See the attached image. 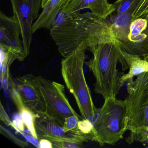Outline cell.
<instances>
[{"instance_id": "6da1fadb", "label": "cell", "mask_w": 148, "mask_h": 148, "mask_svg": "<svg viewBox=\"0 0 148 148\" xmlns=\"http://www.w3.org/2000/svg\"><path fill=\"white\" fill-rule=\"evenodd\" d=\"M51 37L64 58L78 49H89L101 43L116 40L109 17L102 19L91 12H77L50 29Z\"/></svg>"}, {"instance_id": "7a4b0ae2", "label": "cell", "mask_w": 148, "mask_h": 148, "mask_svg": "<svg viewBox=\"0 0 148 148\" xmlns=\"http://www.w3.org/2000/svg\"><path fill=\"white\" fill-rule=\"evenodd\" d=\"M93 54L92 59L86 64L95 78L94 91L103 98L116 96L122 86L121 79L123 73L119 71L118 64L123 71L127 69L117 40L101 43L89 48Z\"/></svg>"}, {"instance_id": "3957f363", "label": "cell", "mask_w": 148, "mask_h": 148, "mask_svg": "<svg viewBox=\"0 0 148 148\" xmlns=\"http://www.w3.org/2000/svg\"><path fill=\"white\" fill-rule=\"evenodd\" d=\"M127 91L124 101L130 133L126 141L130 144L144 143L148 136V72L140 73L127 83Z\"/></svg>"}, {"instance_id": "277c9868", "label": "cell", "mask_w": 148, "mask_h": 148, "mask_svg": "<svg viewBox=\"0 0 148 148\" xmlns=\"http://www.w3.org/2000/svg\"><path fill=\"white\" fill-rule=\"evenodd\" d=\"M86 49H78L61 61V74L73 94L83 119H92L99 109L94 105L84 71Z\"/></svg>"}, {"instance_id": "5b68a950", "label": "cell", "mask_w": 148, "mask_h": 148, "mask_svg": "<svg viewBox=\"0 0 148 148\" xmlns=\"http://www.w3.org/2000/svg\"><path fill=\"white\" fill-rule=\"evenodd\" d=\"M126 113L124 100L116 96L105 99L93 124L100 146L114 145L123 139L127 131Z\"/></svg>"}, {"instance_id": "8992f818", "label": "cell", "mask_w": 148, "mask_h": 148, "mask_svg": "<svg viewBox=\"0 0 148 148\" xmlns=\"http://www.w3.org/2000/svg\"><path fill=\"white\" fill-rule=\"evenodd\" d=\"M33 78L45 101V115L62 126L67 117H80L70 104L63 85L43 76L33 75Z\"/></svg>"}, {"instance_id": "52a82bcc", "label": "cell", "mask_w": 148, "mask_h": 148, "mask_svg": "<svg viewBox=\"0 0 148 148\" xmlns=\"http://www.w3.org/2000/svg\"><path fill=\"white\" fill-rule=\"evenodd\" d=\"M21 37V30L14 15L9 17L0 12V48L14 54L18 60L26 58Z\"/></svg>"}, {"instance_id": "ba28073f", "label": "cell", "mask_w": 148, "mask_h": 148, "mask_svg": "<svg viewBox=\"0 0 148 148\" xmlns=\"http://www.w3.org/2000/svg\"><path fill=\"white\" fill-rule=\"evenodd\" d=\"M120 48L126 53L137 56L148 53V23L146 19L138 18L132 21L127 41Z\"/></svg>"}, {"instance_id": "9c48e42d", "label": "cell", "mask_w": 148, "mask_h": 148, "mask_svg": "<svg viewBox=\"0 0 148 148\" xmlns=\"http://www.w3.org/2000/svg\"><path fill=\"white\" fill-rule=\"evenodd\" d=\"M18 92L26 105L36 114H45V101L38 88L34 83L32 74H27L15 79Z\"/></svg>"}, {"instance_id": "30bf717a", "label": "cell", "mask_w": 148, "mask_h": 148, "mask_svg": "<svg viewBox=\"0 0 148 148\" xmlns=\"http://www.w3.org/2000/svg\"><path fill=\"white\" fill-rule=\"evenodd\" d=\"M13 15L18 22L21 38L27 57L29 55L33 34L32 26L34 20L32 11L27 0H10Z\"/></svg>"}, {"instance_id": "8fae6325", "label": "cell", "mask_w": 148, "mask_h": 148, "mask_svg": "<svg viewBox=\"0 0 148 148\" xmlns=\"http://www.w3.org/2000/svg\"><path fill=\"white\" fill-rule=\"evenodd\" d=\"M85 9H89L93 14L104 19L115 11L114 5L110 4L108 0H71L61 10L70 14Z\"/></svg>"}, {"instance_id": "7c38bea8", "label": "cell", "mask_w": 148, "mask_h": 148, "mask_svg": "<svg viewBox=\"0 0 148 148\" xmlns=\"http://www.w3.org/2000/svg\"><path fill=\"white\" fill-rule=\"evenodd\" d=\"M8 83L11 88L10 96L11 98L18 110L19 114L21 116L25 125L28 129L31 135L38 139L34 126L35 119L38 114L35 113L26 105L18 92L15 82L11 77L8 80Z\"/></svg>"}, {"instance_id": "4fadbf2b", "label": "cell", "mask_w": 148, "mask_h": 148, "mask_svg": "<svg viewBox=\"0 0 148 148\" xmlns=\"http://www.w3.org/2000/svg\"><path fill=\"white\" fill-rule=\"evenodd\" d=\"M35 130L38 139L62 138L69 136L63 126L44 114H38L34 123Z\"/></svg>"}, {"instance_id": "5bb4252c", "label": "cell", "mask_w": 148, "mask_h": 148, "mask_svg": "<svg viewBox=\"0 0 148 148\" xmlns=\"http://www.w3.org/2000/svg\"><path fill=\"white\" fill-rule=\"evenodd\" d=\"M121 53L129 69L127 73H123L121 86L134 79L140 73L148 72V53L143 56L129 54L121 50Z\"/></svg>"}, {"instance_id": "9a60e30c", "label": "cell", "mask_w": 148, "mask_h": 148, "mask_svg": "<svg viewBox=\"0 0 148 148\" xmlns=\"http://www.w3.org/2000/svg\"><path fill=\"white\" fill-rule=\"evenodd\" d=\"M71 0H50L43 8L42 12L34 23L32 32L34 33L41 28L50 29L53 21L59 12L64 9Z\"/></svg>"}, {"instance_id": "2e32d148", "label": "cell", "mask_w": 148, "mask_h": 148, "mask_svg": "<svg viewBox=\"0 0 148 148\" xmlns=\"http://www.w3.org/2000/svg\"><path fill=\"white\" fill-rule=\"evenodd\" d=\"M53 148H77L83 147L84 142L78 138L67 137L62 138H50Z\"/></svg>"}, {"instance_id": "e0dca14e", "label": "cell", "mask_w": 148, "mask_h": 148, "mask_svg": "<svg viewBox=\"0 0 148 148\" xmlns=\"http://www.w3.org/2000/svg\"><path fill=\"white\" fill-rule=\"evenodd\" d=\"M78 129L82 133L93 137L95 139V142L98 143L97 135L94 128V125L92 123L90 119H83L82 120H79L78 123Z\"/></svg>"}, {"instance_id": "ac0fdd59", "label": "cell", "mask_w": 148, "mask_h": 148, "mask_svg": "<svg viewBox=\"0 0 148 148\" xmlns=\"http://www.w3.org/2000/svg\"><path fill=\"white\" fill-rule=\"evenodd\" d=\"M140 0H117L113 3L116 14L123 13L127 12L132 7L138 5Z\"/></svg>"}, {"instance_id": "d6986e66", "label": "cell", "mask_w": 148, "mask_h": 148, "mask_svg": "<svg viewBox=\"0 0 148 148\" xmlns=\"http://www.w3.org/2000/svg\"><path fill=\"white\" fill-rule=\"evenodd\" d=\"M138 18L145 19L148 23V0H140L134 13L132 21Z\"/></svg>"}, {"instance_id": "ffe728a7", "label": "cell", "mask_w": 148, "mask_h": 148, "mask_svg": "<svg viewBox=\"0 0 148 148\" xmlns=\"http://www.w3.org/2000/svg\"><path fill=\"white\" fill-rule=\"evenodd\" d=\"M0 132L3 136L8 138L10 141L18 146L22 148L28 147V144L27 142H25L20 138H18L12 132L1 125L0 126Z\"/></svg>"}, {"instance_id": "44dd1931", "label": "cell", "mask_w": 148, "mask_h": 148, "mask_svg": "<svg viewBox=\"0 0 148 148\" xmlns=\"http://www.w3.org/2000/svg\"><path fill=\"white\" fill-rule=\"evenodd\" d=\"M80 119H83L81 117L72 115L66 118L63 127L66 132L71 131L77 128L78 123Z\"/></svg>"}, {"instance_id": "7402d4cb", "label": "cell", "mask_w": 148, "mask_h": 148, "mask_svg": "<svg viewBox=\"0 0 148 148\" xmlns=\"http://www.w3.org/2000/svg\"><path fill=\"white\" fill-rule=\"evenodd\" d=\"M33 14L34 20H36L39 16V12L42 8V0H27Z\"/></svg>"}, {"instance_id": "603a6c76", "label": "cell", "mask_w": 148, "mask_h": 148, "mask_svg": "<svg viewBox=\"0 0 148 148\" xmlns=\"http://www.w3.org/2000/svg\"><path fill=\"white\" fill-rule=\"evenodd\" d=\"M13 123L14 125V129L18 133L21 134L25 130V124L20 114L15 115Z\"/></svg>"}, {"instance_id": "cb8c5ba5", "label": "cell", "mask_w": 148, "mask_h": 148, "mask_svg": "<svg viewBox=\"0 0 148 148\" xmlns=\"http://www.w3.org/2000/svg\"><path fill=\"white\" fill-rule=\"evenodd\" d=\"M0 119L8 126L14 127L13 123L11 121L1 102L0 103Z\"/></svg>"}, {"instance_id": "d4e9b609", "label": "cell", "mask_w": 148, "mask_h": 148, "mask_svg": "<svg viewBox=\"0 0 148 148\" xmlns=\"http://www.w3.org/2000/svg\"><path fill=\"white\" fill-rule=\"evenodd\" d=\"M21 134L23 136L25 137V139L29 143L32 144L33 145L37 148H40V141H39V139H37L32 135L30 136V135L25 134V133H24L23 132H22Z\"/></svg>"}, {"instance_id": "484cf974", "label": "cell", "mask_w": 148, "mask_h": 148, "mask_svg": "<svg viewBox=\"0 0 148 148\" xmlns=\"http://www.w3.org/2000/svg\"><path fill=\"white\" fill-rule=\"evenodd\" d=\"M40 148H52L53 145L51 142L48 139H40Z\"/></svg>"}, {"instance_id": "4316f807", "label": "cell", "mask_w": 148, "mask_h": 148, "mask_svg": "<svg viewBox=\"0 0 148 148\" xmlns=\"http://www.w3.org/2000/svg\"><path fill=\"white\" fill-rule=\"evenodd\" d=\"M50 1V0H42V8H41L43 9L47 5Z\"/></svg>"}, {"instance_id": "83f0119b", "label": "cell", "mask_w": 148, "mask_h": 148, "mask_svg": "<svg viewBox=\"0 0 148 148\" xmlns=\"http://www.w3.org/2000/svg\"><path fill=\"white\" fill-rule=\"evenodd\" d=\"M145 143H146L148 144V137H147V139H146V141H145Z\"/></svg>"}]
</instances>
